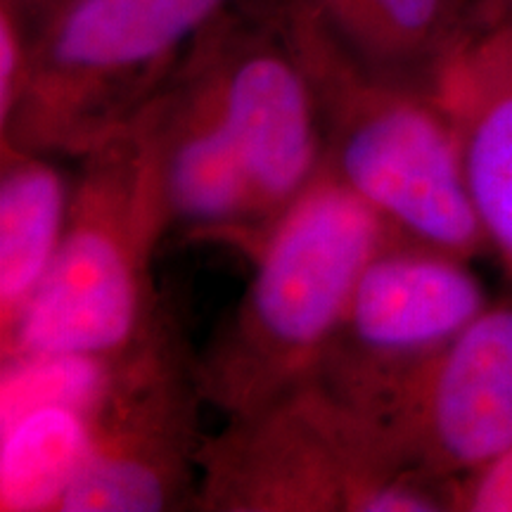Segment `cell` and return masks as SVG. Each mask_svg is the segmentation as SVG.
Returning <instances> with one entry per match:
<instances>
[{
    "label": "cell",
    "instance_id": "e0dca14e",
    "mask_svg": "<svg viewBox=\"0 0 512 512\" xmlns=\"http://www.w3.org/2000/svg\"><path fill=\"white\" fill-rule=\"evenodd\" d=\"M8 3H12L19 12H22L29 24H36L38 19L46 15L53 5L60 3V0H8Z\"/></svg>",
    "mask_w": 512,
    "mask_h": 512
},
{
    "label": "cell",
    "instance_id": "7c38bea8",
    "mask_svg": "<svg viewBox=\"0 0 512 512\" xmlns=\"http://www.w3.org/2000/svg\"><path fill=\"white\" fill-rule=\"evenodd\" d=\"M370 72L430 88L470 27L465 0H302Z\"/></svg>",
    "mask_w": 512,
    "mask_h": 512
},
{
    "label": "cell",
    "instance_id": "3957f363",
    "mask_svg": "<svg viewBox=\"0 0 512 512\" xmlns=\"http://www.w3.org/2000/svg\"><path fill=\"white\" fill-rule=\"evenodd\" d=\"M273 5L316 95L325 169L399 238L460 259L482 252L456 136L430 88L370 72L302 0Z\"/></svg>",
    "mask_w": 512,
    "mask_h": 512
},
{
    "label": "cell",
    "instance_id": "ac0fdd59",
    "mask_svg": "<svg viewBox=\"0 0 512 512\" xmlns=\"http://www.w3.org/2000/svg\"><path fill=\"white\" fill-rule=\"evenodd\" d=\"M508 10H512V0H475L470 5V19H484Z\"/></svg>",
    "mask_w": 512,
    "mask_h": 512
},
{
    "label": "cell",
    "instance_id": "277c9868",
    "mask_svg": "<svg viewBox=\"0 0 512 512\" xmlns=\"http://www.w3.org/2000/svg\"><path fill=\"white\" fill-rule=\"evenodd\" d=\"M197 510L434 512L451 510V491L408 467L382 427L316 373L204 439Z\"/></svg>",
    "mask_w": 512,
    "mask_h": 512
},
{
    "label": "cell",
    "instance_id": "4fadbf2b",
    "mask_svg": "<svg viewBox=\"0 0 512 512\" xmlns=\"http://www.w3.org/2000/svg\"><path fill=\"white\" fill-rule=\"evenodd\" d=\"M0 339L22 318L53 266L72 183L41 152L0 147Z\"/></svg>",
    "mask_w": 512,
    "mask_h": 512
},
{
    "label": "cell",
    "instance_id": "30bf717a",
    "mask_svg": "<svg viewBox=\"0 0 512 512\" xmlns=\"http://www.w3.org/2000/svg\"><path fill=\"white\" fill-rule=\"evenodd\" d=\"M143 110L162 162L171 233L230 245L252 259L266 228L197 41Z\"/></svg>",
    "mask_w": 512,
    "mask_h": 512
},
{
    "label": "cell",
    "instance_id": "9c48e42d",
    "mask_svg": "<svg viewBox=\"0 0 512 512\" xmlns=\"http://www.w3.org/2000/svg\"><path fill=\"white\" fill-rule=\"evenodd\" d=\"M486 306L465 259L392 235L358 275L318 373L344 387L392 375L439 351Z\"/></svg>",
    "mask_w": 512,
    "mask_h": 512
},
{
    "label": "cell",
    "instance_id": "8fae6325",
    "mask_svg": "<svg viewBox=\"0 0 512 512\" xmlns=\"http://www.w3.org/2000/svg\"><path fill=\"white\" fill-rule=\"evenodd\" d=\"M432 93L451 121L486 247L512 273V10L470 19Z\"/></svg>",
    "mask_w": 512,
    "mask_h": 512
},
{
    "label": "cell",
    "instance_id": "7a4b0ae2",
    "mask_svg": "<svg viewBox=\"0 0 512 512\" xmlns=\"http://www.w3.org/2000/svg\"><path fill=\"white\" fill-rule=\"evenodd\" d=\"M171 233L162 162L143 107L79 157L53 266L22 318L0 339L3 361L110 358L155 328L157 249Z\"/></svg>",
    "mask_w": 512,
    "mask_h": 512
},
{
    "label": "cell",
    "instance_id": "6da1fadb",
    "mask_svg": "<svg viewBox=\"0 0 512 512\" xmlns=\"http://www.w3.org/2000/svg\"><path fill=\"white\" fill-rule=\"evenodd\" d=\"M392 235V226L323 166L268 230L238 304L197 351L207 406L233 418L316 375L358 275Z\"/></svg>",
    "mask_w": 512,
    "mask_h": 512
},
{
    "label": "cell",
    "instance_id": "ba28073f",
    "mask_svg": "<svg viewBox=\"0 0 512 512\" xmlns=\"http://www.w3.org/2000/svg\"><path fill=\"white\" fill-rule=\"evenodd\" d=\"M197 46L268 235L325 164L323 124L309 74L273 0H235L202 31Z\"/></svg>",
    "mask_w": 512,
    "mask_h": 512
},
{
    "label": "cell",
    "instance_id": "2e32d148",
    "mask_svg": "<svg viewBox=\"0 0 512 512\" xmlns=\"http://www.w3.org/2000/svg\"><path fill=\"white\" fill-rule=\"evenodd\" d=\"M451 510L512 512V448L451 484Z\"/></svg>",
    "mask_w": 512,
    "mask_h": 512
},
{
    "label": "cell",
    "instance_id": "5b68a950",
    "mask_svg": "<svg viewBox=\"0 0 512 512\" xmlns=\"http://www.w3.org/2000/svg\"><path fill=\"white\" fill-rule=\"evenodd\" d=\"M235 0H60L31 24V72L0 147L79 159L138 114Z\"/></svg>",
    "mask_w": 512,
    "mask_h": 512
},
{
    "label": "cell",
    "instance_id": "8992f818",
    "mask_svg": "<svg viewBox=\"0 0 512 512\" xmlns=\"http://www.w3.org/2000/svg\"><path fill=\"white\" fill-rule=\"evenodd\" d=\"M204 401L197 354L174 313L112 361L86 463L60 512L197 510Z\"/></svg>",
    "mask_w": 512,
    "mask_h": 512
},
{
    "label": "cell",
    "instance_id": "5bb4252c",
    "mask_svg": "<svg viewBox=\"0 0 512 512\" xmlns=\"http://www.w3.org/2000/svg\"><path fill=\"white\" fill-rule=\"evenodd\" d=\"M95 401L50 399L3 420L0 510L60 512L91 448Z\"/></svg>",
    "mask_w": 512,
    "mask_h": 512
},
{
    "label": "cell",
    "instance_id": "9a60e30c",
    "mask_svg": "<svg viewBox=\"0 0 512 512\" xmlns=\"http://www.w3.org/2000/svg\"><path fill=\"white\" fill-rule=\"evenodd\" d=\"M31 72V24L15 5L0 0V126L15 114Z\"/></svg>",
    "mask_w": 512,
    "mask_h": 512
},
{
    "label": "cell",
    "instance_id": "52a82bcc",
    "mask_svg": "<svg viewBox=\"0 0 512 512\" xmlns=\"http://www.w3.org/2000/svg\"><path fill=\"white\" fill-rule=\"evenodd\" d=\"M335 387L382 427L408 467L451 491L512 448V304L486 306L413 366Z\"/></svg>",
    "mask_w": 512,
    "mask_h": 512
}]
</instances>
